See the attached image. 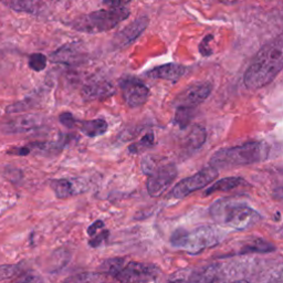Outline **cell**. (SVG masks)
<instances>
[{
    "label": "cell",
    "mask_w": 283,
    "mask_h": 283,
    "mask_svg": "<svg viewBox=\"0 0 283 283\" xmlns=\"http://www.w3.org/2000/svg\"><path fill=\"white\" fill-rule=\"evenodd\" d=\"M103 228H104V223H103L102 220L94 221V223L87 228V235L93 237L94 235L98 234V231H99L100 229H103Z\"/></svg>",
    "instance_id": "1f68e13d"
},
{
    "label": "cell",
    "mask_w": 283,
    "mask_h": 283,
    "mask_svg": "<svg viewBox=\"0 0 283 283\" xmlns=\"http://www.w3.org/2000/svg\"><path fill=\"white\" fill-rule=\"evenodd\" d=\"M155 145V135L153 133L144 135L140 141L131 144L129 146V152L131 154H140L146 149L152 148Z\"/></svg>",
    "instance_id": "cb8c5ba5"
},
{
    "label": "cell",
    "mask_w": 283,
    "mask_h": 283,
    "mask_svg": "<svg viewBox=\"0 0 283 283\" xmlns=\"http://www.w3.org/2000/svg\"><path fill=\"white\" fill-rule=\"evenodd\" d=\"M30 108H31V104L29 103L28 100H26V101H20V102H17V103L9 105L7 110H6V112H7L8 114L21 113V112H24V111H27L28 109H30Z\"/></svg>",
    "instance_id": "4316f807"
},
{
    "label": "cell",
    "mask_w": 283,
    "mask_h": 283,
    "mask_svg": "<svg viewBox=\"0 0 283 283\" xmlns=\"http://www.w3.org/2000/svg\"><path fill=\"white\" fill-rule=\"evenodd\" d=\"M213 39H214L213 35H208L203 39L201 44H199V52H201L204 57H208V55L213 54V50L209 47V42L212 41Z\"/></svg>",
    "instance_id": "f1b7e54d"
},
{
    "label": "cell",
    "mask_w": 283,
    "mask_h": 283,
    "mask_svg": "<svg viewBox=\"0 0 283 283\" xmlns=\"http://www.w3.org/2000/svg\"><path fill=\"white\" fill-rule=\"evenodd\" d=\"M29 66L36 72H40L46 69L47 57L42 53H33L29 58Z\"/></svg>",
    "instance_id": "484cf974"
},
{
    "label": "cell",
    "mask_w": 283,
    "mask_h": 283,
    "mask_svg": "<svg viewBox=\"0 0 283 283\" xmlns=\"http://www.w3.org/2000/svg\"><path fill=\"white\" fill-rule=\"evenodd\" d=\"M52 191L54 192L55 196L59 199H65L71 196H73L76 193L74 190V185L72 184V181L66 178H60V179H53L50 182Z\"/></svg>",
    "instance_id": "44dd1931"
},
{
    "label": "cell",
    "mask_w": 283,
    "mask_h": 283,
    "mask_svg": "<svg viewBox=\"0 0 283 283\" xmlns=\"http://www.w3.org/2000/svg\"><path fill=\"white\" fill-rule=\"evenodd\" d=\"M275 246L272 243L262 239V238H256V239L247 241L245 245H242L240 250L236 254L243 256L249 253H270L275 251Z\"/></svg>",
    "instance_id": "d6986e66"
},
{
    "label": "cell",
    "mask_w": 283,
    "mask_h": 283,
    "mask_svg": "<svg viewBox=\"0 0 283 283\" xmlns=\"http://www.w3.org/2000/svg\"><path fill=\"white\" fill-rule=\"evenodd\" d=\"M123 100L130 108H141L147 102L149 98V88L142 80L135 76H124L120 80Z\"/></svg>",
    "instance_id": "9c48e42d"
},
{
    "label": "cell",
    "mask_w": 283,
    "mask_h": 283,
    "mask_svg": "<svg viewBox=\"0 0 283 283\" xmlns=\"http://www.w3.org/2000/svg\"><path fill=\"white\" fill-rule=\"evenodd\" d=\"M148 178L146 181L147 193L151 197H159L165 191L173 184L178 175L176 165L167 163L158 167H153L147 173Z\"/></svg>",
    "instance_id": "52a82bcc"
},
{
    "label": "cell",
    "mask_w": 283,
    "mask_h": 283,
    "mask_svg": "<svg viewBox=\"0 0 283 283\" xmlns=\"http://www.w3.org/2000/svg\"><path fill=\"white\" fill-rule=\"evenodd\" d=\"M131 15L130 9L125 6H118L109 9H100L93 13L82 15L72 20L70 27L79 32L101 33L110 31L119 26L121 22L125 21Z\"/></svg>",
    "instance_id": "5b68a950"
},
{
    "label": "cell",
    "mask_w": 283,
    "mask_h": 283,
    "mask_svg": "<svg viewBox=\"0 0 283 283\" xmlns=\"http://www.w3.org/2000/svg\"><path fill=\"white\" fill-rule=\"evenodd\" d=\"M209 213L216 224L235 230L249 229L262 219L256 209L234 198L218 199L212 205Z\"/></svg>",
    "instance_id": "7a4b0ae2"
},
{
    "label": "cell",
    "mask_w": 283,
    "mask_h": 283,
    "mask_svg": "<svg viewBox=\"0 0 283 283\" xmlns=\"http://www.w3.org/2000/svg\"><path fill=\"white\" fill-rule=\"evenodd\" d=\"M213 91V84L210 82H198L185 87L174 100L175 107L197 108L206 101Z\"/></svg>",
    "instance_id": "30bf717a"
},
{
    "label": "cell",
    "mask_w": 283,
    "mask_h": 283,
    "mask_svg": "<svg viewBox=\"0 0 283 283\" xmlns=\"http://www.w3.org/2000/svg\"><path fill=\"white\" fill-rule=\"evenodd\" d=\"M248 185V182L242 178V177H238V176H232V177H226V178L219 179L212 186H209L206 191L204 192V196H210L213 195L214 193L217 192H221V193H226V192H231L236 190V188H239L241 186H246Z\"/></svg>",
    "instance_id": "2e32d148"
},
{
    "label": "cell",
    "mask_w": 283,
    "mask_h": 283,
    "mask_svg": "<svg viewBox=\"0 0 283 283\" xmlns=\"http://www.w3.org/2000/svg\"><path fill=\"white\" fill-rule=\"evenodd\" d=\"M109 235H110L109 230H102L99 235H97V236L94 235L96 237L88 241V245H90L92 248H98V247L101 246L104 241L108 240Z\"/></svg>",
    "instance_id": "f546056e"
},
{
    "label": "cell",
    "mask_w": 283,
    "mask_h": 283,
    "mask_svg": "<svg viewBox=\"0 0 283 283\" xmlns=\"http://www.w3.org/2000/svg\"><path fill=\"white\" fill-rule=\"evenodd\" d=\"M101 274H93V273H85V274H79L75 278L69 279L70 281H96V280H103V278H100Z\"/></svg>",
    "instance_id": "4dcf8cb0"
},
{
    "label": "cell",
    "mask_w": 283,
    "mask_h": 283,
    "mask_svg": "<svg viewBox=\"0 0 283 283\" xmlns=\"http://www.w3.org/2000/svg\"><path fill=\"white\" fill-rule=\"evenodd\" d=\"M50 60L54 63L62 64H76L82 60V54L73 44H65V46L59 48L50 55Z\"/></svg>",
    "instance_id": "9a60e30c"
},
{
    "label": "cell",
    "mask_w": 283,
    "mask_h": 283,
    "mask_svg": "<svg viewBox=\"0 0 283 283\" xmlns=\"http://www.w3.org/2000/svg\"><path fill=\"white\" fill-rule=\"evenodd\" d=\"M220 3H224V4H232V3H236L237 0H218Z\"/></svg>",
    "instance_id": "e575fe53"
},
{
    "label": "cell",
    "mask_w": 283,
    "mask_h": 283,
    "mask_svg": "<svg viewBox=\"0 0 283 283\" xmlns=\"http://www.w3.org/2000/svg\"><path fill=\"white\" fill-rule=\"evenodd\" d=\"M283 68V38L278 36L257 53L243 74L249 90H259L272 82Z\"/></svg>",
    "instance_id": "6da1fadb"
},
{
    "label": "cell",
    "mask_w": 283,
    "mask_h": 283,
    "mask_svg": "<svg viewBox=\"0 0 283 283\" xmlns=\"http://www.w3.org/2000/svg\"><path fill=\"white\" fill-rule=\"evenodd\" d=\"M187 69L184 65L177 63H167L156 66L152 70H149L146 75L152 79L166 80L170 82H177L180 77L185 75Z\"/></svg>",
    "instance_id": "5bb4252c"
},
{
    "label": "cell",
    "mask_w": 283,
    "mask_h": 283,
    "mask_svg": "<svg viewBox=\"0 0 283 283\" xmlns=\"http://www.w3.org/2000/svg\"><path fill=\"white\" fill-rule=\"evenodd\" d=\"M194 116H195V109L194 108L177 107L174 122L180 130H185L191 124Z\"/></svg>",
    "instance_id": "7402d4cb"
},
{
    "label": "cell",
    "mask_w": 283,
    "mask_h": 283,
    "mask_svg": "<svg viewBox=\"0 0 283 283\" xmlns=\"http://www.w3.org/2000/svg\"><path fill=\"white\" fill-rule=\"evenodd\" d=\"M76 126L87 137H98L107 133L109 125L107 121L102 119L88 120V121H76Z\"/></svg>",
    "instance_id": "ac0fdd59"
},
{
    "label": "cell",
    "mask_w": 283,
    "mask_h": 283,
    "mask_svg": "<svg viewBox=\"0 0 283 283\" xmlns=\"http://www.w3.org/2000/svg\"><path fill=\"white\" fill-rule=\"evenodd\" d=\"M218 177V169L209 165L208 167L201 169L198 173L194 174L187 178L181 179L174 186L169 193V198L182 199L190 196L192 193L207 187L210 182Z\"/></svg>",
    "instance_id": "8992f818"
},
{
    "label": "cell",
    "mask_w": 283,
    "mask_h": 283,
    "mask_svg": "<svg viewBox=\"0 0 283 283\" xmlns=\"http://www.w3.org/2000/svg\"><path fill=\"white\" fill-rule=\"evenodd\" d=\"M13 152H9V154H15V155H20V156H26V155L31 152L29 147H19V148H14L11 149Z\"/></svg>",
    "instance_id": "d6a6232c"
},
{
    "label": "cell",
    "mask_w": 283,
    "mask_h": 283,
    "mask_svg": "<svg viewBox=\"0 0 283 283\" xmlns=\"http://www.w3.org/2000/svg\"><path fill=\"white\" fill-rule=\"evenodd\" d=\"M103 3L110 6V7H118V6H121L122 0H103Z\"/></svg>",
    "instance_id": "836d02e7"
},
{
    "label": "cell",
    "mask_w": 283,
    "mask_h": 283,
    "mask_svg": "<svg viewBox=\"0 0 283 283\" xmlns=\"http://www.w3.org/2000/svg\"><path fill=\"white\" fill-rule=\"evenodd\" d=\"M269 146L263 142H249L242 145L221 148L210 158L215 168H234L263 162L268 158Z\"/></svg>",
    "instance_id": "3957f363"
},
{
    "label": "cell",
    "mask_w": 283,
    "mask_h": 283,
    "mask_svg": "<svg viewBox=\"0 0 283 283\" xmlns=\"http://www.w3.org/2000/svg\"><path fill=\"white\" fill-rule=\"evenodd\" d=\"M126 263V260L124 258H111L105 260L102 264L100 265V271L105 275L114 276L120 272V270L123 268V265Z\"/></svg>",
    "instance_id": "603a6c76"
},
{
    "label": "cell",
    "mask_w": 283,
    "mask_h": 283,
    "mask_svg": "<svg viewBox=\"0 0 283 283\" xmlns=\"http://www.w3.org/2000/svg\"><path fill=\"white\" fill-rule=\"evenodd\" d=\"M59 121L61 124H63L65 127L68 129H73V127L76 126V119L73 116L72 113L69 112H64L62 114H60L59 116Z\"/></svg>",
    "instance_id": "83f0119b"
},
{
    "label": "cell",
    "mask_w": 283,
    "mask_h": 283,
    "mask_svg": "<svg viewBox=\"0 0 283 283\" xmlns=\"http://www.w3.org/2000/svg\"><path fill=\"white\" fill-rule=\"evenodd\" d=\"M226 232L216 226L205 225L193 230L178 228L170 236V245L191 254H197L219 245L225 239Z\"/></svg>",
    "instance_id": "277c9868"
},
{
    "label": "cell",
    "mask_w": 283,
    "mask_h": 283,
    "mask_svg": "<svg viewBox=\"0 0 283 283\" xmlns=\"http://www.w3.org/2000/svg\"><path fill=\"white\" fill-rule=\"evenodd\" d=\"M115 93V87L109 81H96L87 83L83 86L81 94L85 101H96V100H103L112 97Z\"/></svg>",
    "instance_id": "4fadbf2b"
},
{
    "label": "cell",
    "mask_w": 283,
    "mask_h": 283,
    "mask_svg": "<svg viewBox=\"0 0 283 283\" xmlns=\"http://www.w3.org/2000/svg\"><path fill=\"white\" fill-rule=\"evenodd\" d=\"M42 124V119L38 115L27 114L20 115L0 126V131L4 134H20V133H27L38 129Z\"/></svg>",
    "instance_id": "7c38bea8"
},
{
    "label": "cell",
    "mask_w": 283,
    "mask_h": 283,
    "mask_svg": "<svg viewBox=\"0 0 283 283\" xmlns=\"http://www.w3.org/2000/svg\"><path fill=\"white\" fill-rule=\"evenodd\" d=\"M148 22L149 20L147 17H140V18L133 21L132 24L127 25L123 29L116 32L112 41H111L112 49L119 50L130 46L132 42H134L136 39L145 31L148 26Z\"/></svg>",
    "instance_id": "8fae6325"
},
{
    "label": "cell",
    "mask_w": 283,
    "mask_h": 283,
    "mask_svg": "<svg viewBox=\"0 0 283 283\" xmlns=\"http://www.w3.org/2000/svg\"><path fill=\"white\" fill-rule=\"evenodd\" d=\"M22 272L21 264H5L0 265V281L11 280L20 275Z\"/></svg>",
    "instance_id": "d4e9b609"
},
{
    "label": "cell",
    "mask_w": 283,
    "mask_h": 283,
    "mask_svg": "<svg viewBox=\"0 0 283 283\" xmlns=\"http://www.w3.org/2000/svg\"><path fill=\"white\" fill-rule=\"evenodd\" d=\"M5 6L18 13L37 15L44 8V0H2Z\"/></svg>",
    "instance_id": "e0dca14e"
},
{
    "label": "cell",
    "mask_w": 283,
    "mask_h": 283,
    "mask_svg": "<svg viewBox=\"0 0 283 283\" xmlns=\"http://www.w3.org/2000/svg\"><path fill=\"white\" fill-rule=\"evenodd\" d=\"M206 138L207 133L203 126H193L190 134L186 137V147L188 149H192V151H197V149H199L204 145L205 142H206Z\"/></svg>",
    "instance_id": "ffe728a7"
},
{
    "label": "cell",
    "mask_w": 283,
    "mask_h": 283,
    "mask_svg": "<svg viewBox=\"0 0 283 283\" xmlns=\"http://www.w3.org/2000/svg\"><path fill=\"white\" fill-rule=\"evenodd\" d=\"M159 275L160 270L155 264L132 261L126 262L114 279L121 282H153L157 281Z\"/></svg>",
    "instance_id": "ba28073f"
}]
</instances>
